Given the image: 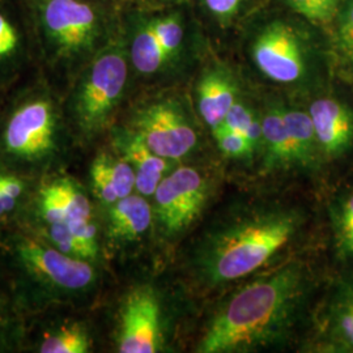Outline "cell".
<instances>
[{
	"label": "cell",
	"mask_w": 353,
	"mask_h": 353,
	"mask_svg": "<svg viewBox=\"0 0 353 353\" xmlns=\"http://www.w3.org/2000/svg\"><path fill=\"white\" fill-rule=\"evenodd\" d=\"M237 83L224 67L203 72L196 84V108L203 122L212 131L221 126L228 112L239 100Z\"/></svg>",
	"instance_id": "9a60e30c"
},
{
	"label": "cell",
	"mask_w": 353,
	"mask_h": 353,
	"mask_svg": "<svg viewBox=\"0 0 353 353\" xmlns=\"http://www.w3.org/2000/svg\"><path fill=\"white\" fill-rule=\"evenodd\" d=\"M90 348L87 330L81 325H63L49 332L39 345L42 353H87Z\"/></svg>",
	"instance_id": "44dd1931"
},
{
	"label": "cell",
	"mask_w": 353,
	"mask_h": 353,
	"mask_svg": "<svg viewBox=\"0 0 353 353\" xmlns=\"http://www.w3.org/2000/svg\"><path fill=\"white\" fill-rule=\"evenodd\" d=\"M313 288L303 259H290L230 290L204 321L195 352L246 353L287 344Z\"/></svg>",
	"instance_id": "6da1fadb"
},
{
	"label": "cell",
	"mask_w": 353,
	"mask_h": 353,
	"mask_svg": "<svg viewBox=\"0 0 353 353\" xmlns=\"http://www.w3.org/2000/svg\"><path fill=\"white\" fill-rule=\"evenodd\" d=\"M152 223L151 203L139 192L131 194L109 207L108 237L118 245L138 242L148 233Z\"/></svg>",
	"instance_id": "e0dca14e"
},
{
	"label": "cell",
	"mask_w": 353,
	"mask_h": 353,
	"mask_svg": "<svg viewBox=\"0 0 353 353\" xmlns=\"http://www.w3.org/2000/svg\"><path fill=\"white\" fill-rule=\"evenodd\" d=\"M46 188L55 195L57 201L63 210L67 223L93 217L88 196L74 179L58 178L48 183Z\"/></svg>",
	"instance_id": "ffe728a7"
},
{
	"label": "cell",
	"mask_w": 353,
	"mask_h": 353,
	"mask_svg": "<svg viewBox=\"0 0 353 353\" xmlns=\"http://www.w3.org/2000/svg\"><path fill=\"white\" fill-rule=\"evenodd\" d=\"M221 126L230 128L241 134L245 139L250 143L254 151L259 154L262 147V118L252 110L249 105L237 100L228 112L227 117Z\"/></svg>",
	"instance_id": "7402d4cb"
},
{
	"label": "cell",
	"mask_w": 353,
	"mask_h": 353,
	"mask_svg": "<svg viewBox=\"0 0 353 353\" xmlns=\"http://www.w3.org/2000/svg\"><path fill=\"white\" fill-rule=\"evenodd\" d=\"M283 117L296 153L297 169L316 170L323 163L309 112L281 105Z\"/></svg>",
	"instance_id": "ac0fdd59"
},
{
	"label": "cell",
	"mask_w": 353,
	"mask_h": 353,
	"mask_svg": "<svg viewBox=\"0 0 353 353\" xmlns=\"http://www.w3.org/2000/svg\"><path fill=\"white\" fill-rule=\"evenodd\" d=\"M205 4L219 19H229L237 12L241 0H205Z\"/></svg>",
	"instance_id": "4dcf8cb0"
},
{
	"label": "cell",
	"mask_w": 353,
	"mask_h": 353,
	"mask_svg": "<svg viewBox=\"0 0 353 353\" xmlns=\"http://www.w3.org/2000/svg\"><path fill=\"white\" fill-rule=\"evenodd\" d=\"M58 119L49 99L34 97L19 105L3 132L4 152L17 161L39 164L57 151Z\"/></svg>",
	"instance_id": "8992f818"
},
{
	"label": "cell",
	"mask_w": 353,
	"mask_h": 353,
	"mask_svg": "<svg viewBox=\"0 0 353 353\" xmlns=\"http://www.w3.org/2000/svg\"><path fill=\"white\" fill-rule=\"evenodd\" d=\"M261 169L265 173L297 169L296 153L280 103H271L262 115Z\"/></svg>",
	"instance_id": "2e32d148"
},
{
	"label": "cell",
	"mask_w": 353,
	"mask_h": 353,
	"mask_svg": "<svg viewBox=\"0 0 353 353\" xmlns=\"http://www.w3.org/2000/svg\"><path fill=\"white\" fill-rule=\"evenodd\" d=\"M334 246L338 256L353 261V189L336 195L328 207Z\"/></svg>",
	"instance_id": "d6986e66"
},
{
	"label": "cell",
	"mask_w": 353,
	"mask_h": 353,
	"mask_svg": "<svg viewBox=\"0 0 353 353\" xmlns=\"http://www.w3.org/2000/svg\"><path fill=\"white\" fill-rule=\"evenodd\" d=\"M118 316V352L161 351L164 347L163 305L152 287L140 285L130 290L121 305Z\"/></svg>",
	"instance_id": "9c48e42d"
},
{
	"label": "cell",
	"mask_w": 353,
	"mask_h": 353,
	"mask_svg": "<svg viewBox=\"0 0 353 353\" xmlns=\"http://www.w3.org/2000/svg\"><path fill=\"white\" fill-rule=\"evenodd\" d=\"M135 131L156 154L179 161L198 150L199 132L181 102L173 99L152 101L131 119Z\"/></svg>",
	"instance_id": "5b68a950"
},
{
	"label": "cell",
	"mask_w": 353,
	"mask_h": 353,
	"mask_svg": "<svg viewBox=\"0 0 353 353\" xmlns=\"http://www.w3.org/2000/svg\"><path fill=\"white\" fill-rule=\"evenodd\" d=\"M42 32L51 48L62 57L88 51L100 34V19L83 0H37Z\"/></svg>",
	"instance_id": "ba28073f"
},
{
	"label": "cell",
	"mask_w": 353,
	"mask_h": 353,
	"mask_svg": "<svg viewBox=\"0 0 353 353\" xmlns=\"http://www.w3.org/2000/svg\"><path fill=\"white\" fill-rule=\"evenodd\" d=\"M290 7L314 24L331 23L341 11L343 0H287Z\"/></svg>",
	"instance_id": "603a6c76"
},
{
	"label": "cell",
	"mask_w": 353,
	"mask_h": 353,
	"mask_svg": "<svg viewBox=\"0 0 353 353\" xmlns=\"http://www.w3.org/2000/svg\"><path fill=\"white\" fill-rule=\"evenodd\" d=\"M214 141L217 144L219 151L223 153L224 157L230 160H252L256 154L250 143L245 139L241 134L227 128V127H217L212 131Z\"/></svg>",
	"instance_id": "cb8c5ba5"
},
{
	"label": "cell",
	"mask_w": 353,
	"mask_h": 353,
	"mask_svg": "<svg viewBox=\"0 0 353 353\" xmlns=\"http://www.w3.org/2000/svg\"><path fill=\"white\" fill-rule=\"evenodd\" d=\"M300 205L252 202L216 217L194 241L188 275L198 290H214L275 263L306 225Z\"/></svg>",
	"instance_id": "7a4b0ae2"
},
{
	"label": "cell",
	"mask_w": 353,
	"mask_h": 353,
	"mask_svg": "<svg viewBox=\"0 0 353 353\" xmlns=\"http://www.w3.org/2000/svg\"><path fill=\"white\" fill-rule=\"evenodd\" d=\"M115 152L131 165L137 178V191L152 196L164 176L174 169V161L156 154L131 128L119 130L114 135Z\"/></svg>",
	"instance_id": "5bb4252c"
},
{
	"label": "cell",
	"mask_w": 353,
	"mask_h": 353,
	"mask_svg": "<svg viewBox=\"0 0 353 353\" xmlns=\"http://www.w3.org/2000/svg\"><path fill=\"white\" fill-rule=\"evenodd\" d=\"M318 341L326 352L353 353V275L338 280L330 290Z\"/></svg>",
	"instance_id": "4fadbf2b"
},
{
	"label": "cell",
	"mask_w": 353,
	"mask_h": 353,
	"mask_svg": "<svg viewBox=\"0 0 353 353\" xmlns=\"http://www.w3.org/2000/svg\"><path fill=\"white\" fill-rule=\"evenodd\" d=\"M212 192V178L195 166L183 165L168 173L152 195L153 220L165 239L185 234L201 219Z\"/></svg>",
	"instance_id": "277c9868"
},
{
	"label": "cell",
	"mask_w": 353,
	"mask_h": 353,
	"mask_svg": "<svg viewBox=\"0 0 353 353\" xmlns=\"http://www.w3.org/2000/svg\"><path fill=\"white\" fill-rule=\"evenodd\" d=\"M0 191L3 195L6 212H11L24 191V185L17 176L0 174Z\"/></svg>",
	"instance_id": "f546056e"
},
{
	"label": "cell",
	"mask_w": 353,
	"mask_h": 353,
	"mask_svg": "<svg viewBox=\"0 0 353 353\" xmlns=\"http://www.w3.org/2000/svg\"><path fill=\"white\" fill-rule=\"evenodd\" d=\"M309 114L316 131L323 161L345 156L353 147V110L335 97H321L312 102Z\"/></svg>",
	"instance_id": "7c38bea8"
},
{
	"label": "cell",
	"mask_w": 353,
	"mask_h": 353,
	"mask_svg": "<svg viewBox=\"0 0 353 353\" xmlns=\"http://www.w3.org/2000/svg\"><path fill=\"white\" fill-rule=\"evenodd\" d=\"M336 17L338 39L345 50L353 52V0L343 3Z\"/></svg>",
	"instance_id": "f1b7e54d"
},
{
	"label": "cell",
	"mask_w": 353,
	"mask_h": 353,
	"mask_svg": "<svg viewBox=\"0 0 353 353\" xmlns=\"http://www.w3.org/2000/svg\"><path fill=\"white\" fill-rule=\"evenodd\" d=\"M46 234L50 241L51 246H54L59 252L74 258L84 259L83 252L79 243L76 242L75 237L67 223H55V224L46 225Z\"/></svg>",
	"instance_id": "484cf974"
},
{
	"label": "cell",
	"mask_w": 353,
	"mask_h": 353,
	"mask_svg": "<svg viewBox=\"0 0 353 353\" xmlns=\"http://www.w3.org/2000/svg\"><path fill=\"white\" fill-rule=\"evenodd\" d=\"M182 41L183 24L178 14L154 19L132 39L131 63L141 75H153L176 57Z\"/></svg>",
	"instance_id": "8fae6325"
},
{
	"label": "cell",
	"mask_w": 353,
	"mask_h": 353,
	"mask_svg": "<svg viewBox=\"0 0 353 353\" xmlns=\"http://www.w3.org/2000/svg\"><path fill=\"white\" fill-rule=\"evenodd\" d=\"M67 224L83 252L84 259L93 262L99 255V229L94 219L74 220Z\"/></svg>",
	"instance_id": "d4e9b609"
},
{
	"label": "cell",
	"mask_w": 353,
	"mask_h": 353,
	"mask_svg": "<svg viewBox=\"0 0 353 353\" xmlns=\"http://www.w3.org/2000/svg\"><path fill=\"white\" fill-rule=\"evenodd\" d=\"M0 325H1V318H0Z\"/></svg>",
	"instance_id": "d6a6232c"
},
{
	"label": "cell",
	"mask_w": 353,
	"mask_h": 353,
	"mask_svg": "<svg viewBox=\"0 0 353 353\" xmlns=\"http://www.w3.org/2000/svg\"><path fill=\"white\" fill-rule=\"evenodd\" d=\"M252 61L262 75L279 84H296L307 74V59L299 34L284 23H271L255 37Z\"/></svg>",
	"instance_id": "30bf717a"
},
{
	"label": "cell",
	"mask_w": 353,
	"mask_h": 353,
	"mask_svg": "<svg viewBox=\"0 0 353 353\" xmlns=\"http://www.w3.org/2000/svg\"><path fill=\"white\" fill-rule=\"evenodd\" d=\"M20 48V36L12 23L0 12V63L11 59Z\"/></svg>",
	"instance_id": "83f0119b"
},
{
	"label": "cell",
	"mask_w": 353,
	"mask_h": 353,
	"mask_svg": "<svg viewBox=\"0 0 353 353\" xmlns=\"http://www.w3.org/2000/svg\"><path fill=\"white\" fill-rule=\"evenodd\" d=\"M4 214H7V212H6V207H4V202H3V195H1V191H0V216Z\"/></svg>",
	"instance_id": "1f68e13d"
},
{
	"label": "cell",
	"mask_w": 353,
	"mask_h": 353,
	"mask_svg": "<svg viewBox=\"0 0 353 353\" xmlns=\"http://www.w3.org/2000/svg\"><path fill=\"white\" fill-rule=\"evenodd\" d=\"M16 256L26 274L51 292L79 294L92 288L96 281L90 262L32 239L16 242Z\"/></svg>",
	"instance_id": "52a82bcc"
},
{
	"label": "cell",
	"mask_w": 353,
	"mask_h": 353,
	"mask_svg": "<svg viewBox=\"0 0 353 353\" xmlns=\"http://www.w3.org/2000/svg\"><path fill=\"white\" fill-rule=\"evenodd\" d=\"M90 181H92L93 192L100 202L110 207L112 204L119 201V198L114 190L113 183L108 176L99 154L96 156V159L93 160L92 166H90Z\"/></svg>",
	"instance_id": "4316f807"
},
{
	"label": "cell",
	"mask_w": 353,
	"mask_h": 353,
	"mask_svg": "<svg viewBox=\"0 0 353 353\" xmlns=\"http://www.w3.org/2000/svg\"><path fill=\"white\" fill-rule=\"evenodd\" d=\"M128 77L125 50L112 46L102 50L81 77L74 94L72 113L80 132H101L122 100Z\"/></svg>",
	"instance_id": "3957f363"
}]
</instances>
